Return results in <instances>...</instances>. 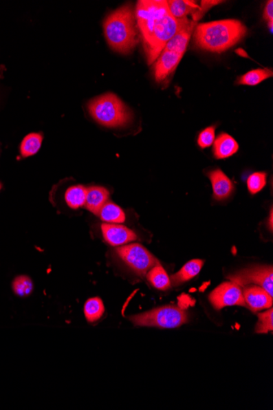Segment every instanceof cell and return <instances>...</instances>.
I'll return each mask as SVG.
<instances>
[{
    "label": "cell",
    "mask_w": 273,
    "mask_h": 410,
    "mask_svg": "<svg viewBox=\"0 0 273 410\" xmlns=\"http://www.w3.org/2000/svg\"><path fill=\"white\" fill-rule=\"evenodd\" d=\"M137 25L149 64L155 62L167 43L179 31L182 19L171 14L167 1L142 0L135 10Z\"/></svg>",
    "instance_id": "1"
},
{
    "label": "cell",
    "mask_w": 273,
    "mask_h": 410,
    "mask_svg": "<svg viewBox=\"0 0 273 410\" xmlns=\"http://www.w3.org/2000/svg\"><path fill=\"white\" fill-rule=\"evenodd\" d=\"M246 33L247 29L240 21L221 20L197 25L194 40L201 49L220 54L236 45Z\"/></svg>",
    "instance_id": "2"
},
{
    "label": "cell",
    "mask_w": 273,
    "mask_h": 410,
    "mask_svg": "<svg viewBox=\"0 0 273 410\" xmlns=\"http://www.w3.org/2000/svg\"><path fill=\"white\" fill-rule=\"evenodd\" d=\"M103 28L108 45L120 54L131 53L140 41L135 12L130 4L112 12Z\"/></svg>",
    "instance_id": "3"
},
{
    "label": "cell",
    "mask_w": 273,
    "mask_h": 410,
    "mask_svg": "<svg viewBox=\"0 0 273 410\" xmlns=\"http://www.w3.org/2000/svg\"><path fill=\"white\" fill-rule=\"evenodd\" d=\"M88 109L92 118L104 127L127 126L132 120V112L114 94H106L92 99Z\"/></svg>",
    "instance_id": "4"
},
{
    "label": "cell",
    "mask_w": 273,
    "mask_h": 410,
    "mask_svg": "<svg viewBox=\"0 0 273 410\" xmlns=\"http://www.w3.org/2000/svg\"><path fill=\"white\" fill-rule=\"evenodd\" d=\"M134 325L177 329L188 322V313L176 305H166L129 317Z\"/></svg>",
    "instance_id": "5"
},
{
    "label": "cell",
    "mask_w": 273,
    "mask_h": 410,
    "mask_svg": "<svg viewBox=\"0 0 273 410\" xmlns=\"http://www.w3.org/2000/svg\"><path fill=\"white\" fill-rule=\"evenodd\" d=\"M120 260L134 274L144 277L151 268L160 264L147 250L138 244H127L116 249Z\"/></svg>",
    "instance_id": "6"
},
{
    "label": "cell",
    "mask_w": 273,
    "mask_h": 410,
    "mask_svg": "<svg viewBox=\"0 0 273 410\" xmlns=\"http://www.w3.org/2000/svg\"><path fill=\"white\" fill-rule=\"evenodd\" d=\"M231 281L238 286H247L256 284L273 297V270L272 266H259L244 270L230 276Z\"/></svg>",
    "instance_id": "7"
},
{
    "label": "cell",
    "mask_w": 273,
    "mask_h": 410,
    "mask_svg": "<svg viewBox=\"0 0 273 410\" xmlns=\"http://www.w3.org/2000/svg\"><path fill=\"white\" fill-rule=\"evenodd\" d=\"M209 300L217 310L227 306H245L241 287L232 282L221 283L210 293Z\"/></svg>",
    "instance_id": "8"
},
{
    "label": "cell",
    "mask_w": 273,
    "mask_h": 410,
    "mask_svg": "<svg viewBox=\"0 0 273 410\" xmlns=\"http://www.w3.org/2000/svg\"><path fill=\"white\" fill-rule=\"evenodd\" d=\"M101 230L104 240L112 247H121L138 239L135 233L118 224H103Z\"/></svg>",
    "instance_id": "9"
},
{
    "label": "cell",
    "mask_w": 273,
    "mask_h": 410,
    "mask_svg": "<svg viewBox=\"0 0 273 410\" xmlns=\"http://www.w3.org/2000/svg\"><path fill=\"white\" fill-rule=\"evenodd\" d=\"M197 23L190 21L188 17L182 19L179 31L173 36L164 47V50L175 52V53L184 55L188 45L190 36Z\"/></svg>",
    "instance_id": "10"
},
{
    "label": "cell",
    "mask_w": 273,
    "mask_h": 410,
    "mask_svg": "<svg viewBox=\"0 0 273 410\" xmlns=\"http://www.w3.org/2000/svg\"><path fill=\"white\" fill-rule=\"evenodd\" d=\"M245 306L254 312L272 308L273 300L268 293L259 286L247 287L242 291Z\"/></svg>",
    "instance_id": "11"
},
{
    "label": "cell",
    "mask_w": 273,
    "mask_h": 410,
    "mask_svg": "<svg viewBox=\"0 0 273 410\" xmlns=\"http://www.w3.org/2000/svg\"><path fill=\"white\" fill-rule=\"evenodd\" d=\"M184 55L175 52L163 50L158 58L155 60L154 67L155 80L162 82L170 76L179 64Z\"/></svg>",
    "instance_id": "12"
},
{
    "label": "cell",
    "mask_w": 273,
    "mask_h": 410,
    "mask_svg": "<svg viewBox=\"0 0 273 410\" xmlns=\"http://www.w3.org/2000/svg\"><path fill=\"white\" fill-rule=\"evenodd\" d=\"M213 188L214 197L216 200L227 199L234 191L232 180L219 169L212 171L208 173Z\"/></svg>",
    "instance_id": "13"
},
{
    "label": "cell",
    "mask_w": 273,
    "mask_h": 410,
    "mask_svg": "<svg viewBox=\"0 0 273 410\" xmlns=\"http://www.w3.org/2000/svg\"><path fill=\"white\" fill-rule=\"evenodd\" d=\"M110 193L103 187H90L87 188L85 207L91 213L98 215L102 207L109 199Z\"/></svg>",
    "instance_id": "14"
},
{
    "label": "cell",
    "mask_w": 273,
    "mask_h": 410,
    "mask_svg": "<svg viewBox=\"0 0 273 410\" xmlns=\"http://www.w3.org/2000/svg\"><path fill=\"white\" fill-rule=\"evenodd\" d=\"M238 149L239 145L237 142L228 133H220L214 142L213 151L216 159L230 158L237 152Z\"/></svg>",
    "instance_id": "15"
},
{
    "label": "cell",
    "mask_w": 273,
    "mask_h": 410,
    "mask_svg": "<svg viewBox=\"0 0 273 410\" xmlns=\"http://www.w3.org/2000/svg\"><path fill=\"white\" fill-rule=\"evenodd\" d=\"M204 261L202 260H193L187 263L177 273L171 277L173 286H179L187 283L189 280L196 277L200 273Z\"/></svg>",
    "instance_id": "16"
},
{
    "label": "cell",
    "mask_w": 273,
    "mask_h": 410,
    "mask_svg": "<svg viewBox=\"0 0 273 410\" xmlns=\"http://www.w3.org/2000/svg\"><path fill=\"white\" fill-rule=\"evenodd\" d=\"M167 3L172 16L176 19H184L190 14L193 17L199 10V6L194 1L171 0L167 1Z\"/></svg>",
    "instance_id": "17"
},
{
    "label": "cell",
    "mask_w": 273,
    "mask_h": 410,
    "mask_svg": "<svg viewBox=\"0 0 273 410\" xmlns=\"http://www.w3.org/2000/svg\"><path fill=\"white\" fill-rule=\"evenodd\" d=\"M146 275L149 282L160 291H166L171 287V278L160 264L155 266Z\"/></svg>",
    "instance_id": "18"
},
{
    "label": "cell",
    "mask_w": 273,
    "mask_h": 410,
    "mask_svg": "<svg viewBox=\"0 0 273 410\" xmlns=\"http://www.w3.org/2000/svg\"><path fill=\"white\" fill-rule=\"evenodd\" d=\"M84 313L86 321L95 323L100 321L105 314V306L99 297H93L85 302Z\"/></svg>",
    "instance_id": "19"
},
{
    "label": "cell",
    "mask_w": 273,
    "mask_h": 410,
    "mask_svg": "<svg viewBox=\"0 0 273 410\" xmlns=\"http://www.w3.org/2000/svg\"><path fill=\"white\" fill-rule=\"evenodd\" d=\"M99 217L108 224H120L125 222L124 211L113 202H107L99 211Z\"/></svg>",
    "instance_id": "20"
},
{
    "label": "cell",
    "mask_w": 273,
    "mask_h": 410,
    "mask_svg": "<svg viewBox=\"0 0 273 410\" xmlns=\"http://www.w3.org/2000/svg\"><path fill=\"white\" fill-rule=\"evenodd\" d=\"M43 136L39 133H32L25 136L20 146L21 154L23 158L36 155L41 148Z\"/></svg>",
    "instance_id": "21"
},
{
    "label": "cell",
    "mask_w": 273,
    "mask_h": 410,
    "mask_svg": "<svg viewBox=\"0 0 273 410\" xmlns=\"http://www.w3.org/2000/svg\"><path fill=\"white\" fill-rule=\"evenodd\" d=\"M87 188L82 185H76L67 190L65 199L72 209H78L85 205Z\"/></svg>",
    "instance_id": "22"
},
{
    "label": "cell",
    "mask_w": 273,
    "mask_h": 410,
    "mask_svg": "<svg viewBox=\"0 0 273 410\" xmlns=\"http://www.w3.org/2000/svg\"><path fill=\"white\" fill-rule=\"evenodd\" d=\"M272 76V72L270 69H255L241 76L237 80V84L255 86Z\"/></svg>",
    "instance_id": "23"
},
{
    "label": "cell",
    "mask_w": 273,
    "mask_h": 410,
    "mask_svg": "<svg viewBox=\"0 0 273 410\" xmlns=\"http://www.w3.org/2000/svg\"><path fill=\"white\" fill-rule=\"evenodd\" d=\"M34 289L32 280L28 276L21 275L12 282V290L20 297H27L32 294Z\"/></svg>",
    "instance_id": "24"
},
{
    "label": "cell",
    "mask_w": 273,
    "mask_h": 410,
    "mask_svg": "<svg viewBox=\"0 0 273 410\" xmlns=\"http://www.w3.org/2000/svg\"><path fill=\"white\" fill-rule=\"evenodd\" d=\"M266 183L267 174L265 172H255L247 180V187L251 193L256 194L265 187Z\"/></svg>",
    "instance_id": "25"
},
{
    "label": "cell",
    "mask_w": 273,
    "mask_h": 410,
    "mask_svg": "<svg viewBox=\"0 0 273 410\" xmlns=\"http://www.w3.org/2000/svg\"><path fill=\"white\" fill-rule=\"evenodd\" d=\"M273 330V310L268 309L267 312L259 314V321L255 327L257 334H267Z\"/></svg>",
    "instance_id": "26"
},
{
    "label": "cell",
    "mask_w": 273,
    "mask_h": 410,
    "mask_svg": "<svg viewBox=\"0 0 273 410\" xmlns=\"http://www.w3.org/2000/svg\"><path fill=\"white\" fill-rule=\"evenodd\" d=\"M215 140V128L214 127H208L199 135L198 145L201 149L209 148L214 144Z\"/></svg>",
    "instance_id": "27"
},
{
    "label": "cell",
    "mask_w": 273,
    "mask_h": 410,
    "mask_svg": "<svg viewBox=\"0 0 273 410\" xmlns=\"http://www.w3.org/2000/svg\"><path fill=\"white\" fill-rule=\"evenodd\" d=\"M221 3H222V1H201V6H199V10L197 14L193 17V21H195V23H197L198 20L201 19L206 12L210 10L212 7Z\"/></svg>",
    "instance_id": "28"
},
{
    "label": "cell",
    "mask_w": 273,
    "mask_h": 410,
    "mask_svg": "<svg viewBox=\"0 0 273 410\" xmlns=\"http://www.w3.org/2000/svg\"><path fill=\"white\" fill-rule=\"evenodd\" d=\"M263 19L267 21L268 25H270V28L271 32H272V25H273V2L272 0L268 1L266 4L265 8H264L263 12Z\"/></svg>",
    "instance_id": "29"
},
{
    "label": "cell",
    "mask_w": 273,
    "mask_h": 410,
    "mask_svg": "<svg viewBox=\"0 0 273 410\" xmlns=\"http://www.w3.org/2000/svg\"><path fill=\"white\" fill-rule=\"evenodd\" d=\"M270 228L272 230V211H271V217H270Z\"/></svg>",
    "instance_id": "30"
},
{
    "label": "cell",
    "mask_w": 273,
    "mask_h": 410,
    "mask_svg": "<svg viewBox=\"0 0 273 410\" xmlns=\"http://www.w3.org/2000/svg\"><path fill=\"white\" fill-rule=\"evenodd\" d=\"M1 188H2V184L0 183V189H1Z\"/></svg>",
    "instance_id": "31"
}]
</instances>
